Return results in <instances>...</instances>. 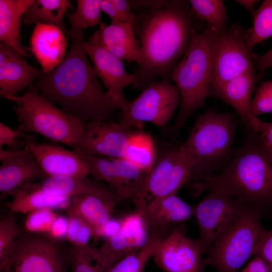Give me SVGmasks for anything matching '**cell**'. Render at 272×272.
Returning a JSON list of instances; mask_svg holds the SVG:
<instances>
[{"label": "cell", "mask_w": 272, "mask_h": 272, "mask_svg": "<svg viewBox=\"0 0 272 272\" xmlns=\"http://www.w3.org/2000/svg\"><path fill=\"white\" fill-rule=\"evenodd\" d=\"M169 1H149L134 0L130 1L132 7H139L148 9V11H154L159 10L166 5Z\"/></svg>", "instance_id": "681fc988"}, {"label": "cell", "mask_w": 272, "mask_h": 272, "mask_svg": "<svg viewBox=\"0 0 272 272\" xmlns=\"http://www.w3.org/2000/svg\"><path fill=\"white\" fill-rule=\"evenodd\" d=\"M71 46L62 62L36 81L39 93L84 123L107 121L118 109L88 58L83 30L71 31Z\"/></svg>", "instance_id": "7a4b0ae2"}, {"label": "cell", "mask_w": 272, "mask_h": 272, "mask_svg": "<svg viewBox=\"0 0 272 272\" xmlns=\"http://www.w3.org/2000/svg\"><path fill=\"white\" fill-rule=\"evenodd\" d=\"M237 272H270L267 262L261 256L254 255L241 270Z\"/></svg>", "instance_id": "f6af8a7d"}, {"label": "cell", "mask_w": 272, "mask_h": 272, "mask_svg": "<svg viewBox=\"0 0 272 272\" xmlns=\"http://www.w3.org/2000/svg\"><path fill=\"white\" fill-rule=\"evenodd\" d=\"M12 201L6 204L12 214H29L43 209H68L71 198L51 195L35 188L32 183L24 186L12 195Z\"/></svg>", "instance_id": "4316f807"}, {"label": "cell", "mask_w": 272, "mask_h": 272, "mask_svg": "<svg viewBox=\"0 0 272 272\" xmlns=\"http://www.w3.org/2000/svg\"><path fill=\"white\" fill-rule=\"evenodd\" d=\"M217 31L207 24L201 31L194 34L171 74L170 80L180 98L179 113L171 127V132L175 134L195 111L204 107L210 96Z\"/></svg>", "instance_id": "277c9868"}, {"label": "cell", "mask_w": 272, "mask_h": 272, "mask_svg": "<svg viewBox=\"0 0 272 272\" xmlns=\"http://www.w3.org/2000/svg\"><path fill=\"white\" fill-rule=\"evenodd\" d=\"M24 149L34 156L47 176H88L89 167L77 151L50 144L39 143L26 137Z\"/></svg>", "instance_id": "2e32d148"}, {"label": "cell", "mask_w": 272, "mask_h": 272, "mask_svg": "<svg viewBox=\"0 0 272 272\" xmlns=\"http://www.w3.org/2000/svg\"><path fill=\"white\" fill-rule=\"evenodd\" d=\"M68 9H73V6L67 0H36L25 13L23 22L27 26L34 23L55 26L70 36L64 21Z\"/></svg>", "instance_id": "83f0119b"}, {"label": "cell", "mask_w": 272, "mask_h": 272, "mask_svg": "<svg viewBox=\"0 0 272 272\" xmlns=\"http://www.w3.org/2000/svg\"><path fill=\"white\" fill-rule=\"evenodd\" d=\"M83 47L91 59L93 68L102 83L106 92L121 110L127 100L123 91L127 87H134L138 78L134 73L126 71L122 60L106 49L102 43L98 31L92 35L88 41L85 40Z\"/></svg>", "instance_id": "4fadbf2b"}, {"label": "cell", "mask_w": 272, "mask_h": 272, "mask_svg": "<svg viewBox=\"0 0 272 272\" xmlns=\"http://www.w3.org/2000/svg\"><path fill=\"white\" fill-rule=\"evenodd\" d=\"M68 261L55 241L34 233L22 234L0 262V272H66Z\"/></svg>", "instance_id": "30bf717a"}, {"label": "cell", "mask_w": 272, "mask_h": 272, "mask_svg": "<svg viewBox=\"0 0 272 272\" xmlns=\"http://www.w3.org/2000/svg\"><path fill=\"white\" fill-rule=\"evenodd\" d=\"M101 0H77V7L71 14H67L71 31L83 30L101 23Z\"/></svg>", "instance_id": "836d02e7"}, {"label": "cell", "mask_w": 272, "mask_h": 272, "mask_svg": "<svg viewBox=\"0 0 272 272\" xmlns=\"http://www.w3.org/2000/svg\"><path fill=\"white\" fill-rule=\"evenodd\" d=\"M253 18L250 38L252 49L257 44L272 36V0L264 1Z\"/></svg>", "instance_id": "e575fe53"}, {"label": "cell", "mask_w": 272, "mask_h": 272, "mask_svg": "<svg viewBox=\"0 0 272 272\" xmlns=\"http://www.w3.org/2000/svg\"><path fill=\"white\" fill-rule=\"evenodd\" d=\"M68 225V218L63 216H57L47 233L49 238L54 241H61L66 238Z\"/></svg>", "instance_id": "60d3db41"}, {"label": "cell", "mask_w": 272, "mask_h": 272, "mask_svg": "<svg viewBox=\"0 0 272 272\" xmlns=\"http://www.w3.org/2000/svg\"><path fill=\"white\" fill-rule=\"evenodd\" d=\"M69 225L66 239L71 245L83 246L89 244L92 231L88 224L72 206L67 210Z\"/></svg>", "instance_id": "d590c367"}, {"label": "cell", "mask_w": 272, "mask_h": 272, "mask_svg": "<svg viewBox=\"0 0 272 272\" xmlns=\"http://www.w3.org/2000/svg\"><path fill=\"white\" fill-rule=\"evenodd\" d=\"M236 2L243 7L253 17L256 12L255 6L259 1L256 0H237Z\"/></svg>", "instance_id": "f907efd6"}, {"label": "cell", "mask_w": 272, "mask_h": 272, "mask_svg": "<svg viewBox=\"0 0 272 272\" xmlns=\"http://www.w3.org/2000/svg\"><path fill=\"white\" fill-rule=\"evenodd\" d=\"M197 180L198 192L221 191L263 213L272 208V157L257 137L241 146L222 172Z\"/></svg>", "instance_id": "3957f363"}, {"label": "cell", "mask_w": 272, "mask_h": 272, "mask_svg": "<svg viewBox=\"0 0 272 272\" xmlns=\"http://www.w3.org/2000/svg\"><path fill=\"white\" fill-rule=\"evenodd\" d=\"M254 67L262 72L272 66V48L262 55H253Z\"/></svg>", "instance_id": "bcb514c9"}, {"label": "cell", "mask_w": 272, "mask_h": 272, "mask_svg": "<svg viewBox=\"0 0 272 272\" xmlns=\"http://www.w3.org/2000/svg\"><path fill=\"white\" fill-rule=\"evenodd\" d=\"M238 121L229 113L208 111L196 120L182 147L192 166V179L211 175L229 156Z\"/></svg>", "instance_id": "5b68a950"}, {"label": "cell", "mask_w": 272, "mask_h": 272, "mask_svg": "<svg viewBox=\"0 0 272 272\" xmlns=\"http://www.w3.org/2000/svg\"><path fill=\"white\" fill-rule=\"evenodd\" d=\"M32 185L48 194L70 198L90 194H114L110 189L88 176H47Z\"/></svg>", "instance_id": "484cf974"}, {"label": "cell", "mask_w": 272, "mask_h": 272, "mask_svg": "<svg viewBox=\"0 0 272 272\" xmlns=\"http://www.w3.org/2000/svg\"><path fill=\"white\" fill-rule=\"evenodd\" d=\"M151 239L142 249L131 253L116 263L109 272H143L160 240L170 233L168 228H153Z\"/></svg>", "instance_id": "1f68e13d"}, {"label": "cell", "mask_w": 272, "mask_h": 272, "mask_svg": "<svg viewBox=\"0 0 272 272\" xmlns=\"http://www.w3.org/2000/svg\"><path fill=\"white\" fill-rule=\"evenodd\" d=\"M135 210L141 213L151 228L168 227L194 215V208L176 194L152 200Z\"/></svg>", "instance_id": "7402d4cb"}, {"label": "cell", "mask_w": 272, "mask_h": 272, "mask_svg": "<svg viewBox=\"0 0 272 272\" xmlns=\"http://www.w3.org/2000/svg\"><path fill=\"white\" fill-rule=\"evenodd\" d=\"M122 158L148 173L157 160L151 135L141 130H133L125 143Z\"/></svg>", "instance_id": "f546056e"}, {"label": "cell", "mask_w": 272, "mask_h": 272, "mask_svg": "<svg viewBox=\"0 0 272 272\" xmlns=\"http://www.w3.org/2000/svg\"><path fill=\"white\" fill-rule=\"evenodd\" d=\"M253 133L263 147L267 150L272 152V122H266L256 117L253 123Z\"/></svg>", "instance_id": "ab89813d"}, {"label": "cell", "mask_w": 272, "mask_h": 272, "mask_svg": "<svg viewBox=\"0 0 272 272\" xmlns=\"http://www.w3.org/2000/svg\"><path fill=\"white\" fill-rule=\"evenodd\" d=\"M34 0H0V40L22 56H29L21 43V26Z\"/></svg>", "instance_id": "d4e9b609"}, {"label": "cell", "mask_w": 272, "mask_h": 272, "mask_svg": "<svg viewBox=\"0 0 272 272\" xmlns=\"http://www.w3.org/2000/svg\"><path fill=\"white\" fill-rule=\"evenodd\" d=\"M206 253L199 240L187 237L184 230L175 228L157 245L152 257L166 272H203Z\"/></svg>", "instance_id": "5bb4252c"}, {"label": "cell", "mask_w": 272, "mask_h": 272, "mask_svg": "<svg viewBox=\"0 0 272 272\" xmlns=\"http://www.w3.org/2000/svg\"><path fill=\"white\" fill-rule=\"evenodd\" d=\"M44 75L42 69L30 65L24 56L0 42V94L4 98L18 96Z\"/></svg>", "instance_id": "ac0fdd59"}, {"label": "cell", "mask_w": 272, "mask_h": 272, "mask_svg": "<svg viewBox=\"0 0 272 272\" xmlns=\"http://www.w3.org/2000/svg\"><path fill=\"white\" fill-rule=\"evenodd\" d=\"M66 37L55 26L35 24L30 38V51L40 64L44 75L52 72L63 60L66 54Z\"/></svg>", "instance_id": "d6986e66"}, {"label": "cell", "mask_w": 272, "mask_h": 272, "mask_svg": "<svg viewBox=\"0 0 272 272\" xmlns=\"http://www.w3.org/2000/svg\"><path fill=\"white\" fill-rule=\"evenodd\" d=\"M264 213L248 206L234 223L214 242L205 259L218 272H237L256 251L268 232L260 219Z\"/></svg>", "instance_id": "52a82bcc"}, {"label": "cell", "mask_w": 272, "mask_h": 272, "mask_svg": "<svg viewBox=\"0 0 272 272\" xmlns=\"http://www.w3.org/2000/svg\"><path fill=\"white\" fill-rule=\"evenodd\" d=\"M67 254L72 272H109L113 266L100 248L89 244L71 245Z\"/></svg>", "instance_id": "4dcf8cb0"}, {"label": "cell", "mask_w": 272, "mask_h": 272, "mask_svg": "<svg viewBox=\"0 0 272 272\" xmlns=\"http://www.w3.org/2000/svg\"><path fill=\"white\" fill-rule=\"evenodd\" d=\"M14 214L3 218L0 222V262L6 257L15 241L22 234Z\"/></svg>", "instance_id": "8d00e7d4"}, {"label": "cell", "mask_w": 272, "mask_h": 272, "mask_svg": "<svg viewBox=\"0 0 272 272\" xmlns=\"http://www.w3.org/2000/svg\"><path fill=\"white\" fill-rule=\"evenodd\" d=\"M259 77L255 71L246 72L228 81L210 95L232 107L251 131L254 119L250 112L252 96Z\"/></svg>", "instance_id": "ffe728a7"}, {"label": "cell", "mask_w": 272, "mask_h": 272, "mask_svg": "<svg viewBox=\"0 0 272 272\" xmlns=\"http://www.w3.org/2000/svg\"><path fill=\"white\" fill-rule=\"evenodd\" d=\"M46 177L31 154L23 149L2 162L0 167V191L12 195L33 179Z\"/></svg>", "instance_id": "44dd1931"}, {"label": "cell", "mask_w": 272, "mask_h": 272, "mask_svg": "<svg viewBox=\"0 0 272 272\" xmlns=\"http://www.w3.org/2000/svg\"><path fill=\"white\" fill-rule=\"evenodd\" d=\"M191 179V164L182 145L169 149L157 160L147 173L142 188L133 200L135 208L155 199L176 194Z\"/></svg>", "instance_id": "8fae6325"}, {"label": "cell", "mask_w": 272, "mask_h": 272, "mask_svg": "<svg viewBox=\"0 0 272 272\" xmlns=\"http://www.w3.org/2000/svg\"><path fill=\"white\" fill-rule=\"evenodd\" d=\"M138 19L141 57L134 73L138 78L134 87L143 90L159 78L170 79L193 36L200 32L201 21L193 15L189 1L183 0L169 1Z\"/></svg>", "instance_id": "6da1fadb"}, {"label": "cell", "mask_w": 272, "mask_h": 272, "mask_svg": "<svg viewBox=\"0 0 272 272\" xmlns=\"http://www.w3.org/2000/svg\"><path fill=\"white\" fill-rule=\"evenodd\" d=\"M119 201L115 194H85L71 198L73 207L92 229V238L97 242L104 225L112 218L114 208Z\"/></svg>", "instance_id": "603a6c76"}, {"label": "cell", "mask_w": 272, "mask_h": 272, "mask_svg": "<svg viewBox=\"0 0 272 272\" xmlns=\"http://www.w3.org/2000/svg\"><path fill=\"white\" fill-rule=\"evenodd\" d=\"M27 137L25 134L21 131L18 128L12 129L4 123H0V146L7 145L13 146L15 145L18 138Z\"/></svg>", "instance_id": "b9f144b4"}, {"label": "cell", "mask_w": 272, "mask_h": 272, "mask_svg": "<svg viewBox=\"0 0 272 272\" xmlns=\"http://www.w3.org/2000/svg\"><path fill=\"white\" fill-rule=\"evenodd\" d=\"M251 29L236 23L222 30H217L213 52V69L210 96L215 90L234 78L254 71Z\"/></svg>", "instance_id": "ba28073f"}, {"label": "cell", "mask_w": 272, "mask_h": 272, "mask_svg": "<svg viewBox=\"0 0 272 272\" xmlns=\"http://www.w3.org/2000/svg\"><path fill=\"white\" fill-rule=\"evenodd\" d=\"M123 23H133L135 16L133 14L129 0H112Z\"/></svg>", "instance_id": "ee69618b"}, {"label": "cell", "mask_w": 272, "mask_h": 272, "mask_svg": "<svg viewBox=\"0 0 272 272\" xmlns=\"http://www.w3.org/2000/svg\"><path fill=\"white\" fill-rule=\"evenodd\" d=\"M133 131L119 121L87 122L82 135L73 149L91 155L121 158L125 143Z\"/></svg>", "instance_id": "9a60e30c"}, {"label": "cell", "mask_w": 272, "mask_h": 272, "mask_svg": "<svg viewBox=\"0 0 272 272\" xmlns=\"http://www.w3.org/2000/svg\"><path fill=\"white\" fill-rule=\"evenodd\" d=\"M101 7L102 11L110 17L111 23H123L112 0H101Z\"/></svg>", "instance_id": "7dc6e473"}, {"label": "cell", "mask_w": 272, "mask_h": 272, "mask_svg": "<svg viewBox=\"0 0 272 272\" xmlns=\"http://www.w3.org/2000/svg\"><path fill=\"white\" fill-rule=\"evenodd\" d=\"M255 255L262 257L268 263L272 272V230L268 231L259 245Z\"/></svg>", "instance_id": "7bdbcfd3"}, {"label": "cell", "mask_w": 272, "mask_h": 272, "mask_svg": "<svg viewBox=\"0 0 272 272\" xmlns=\"http://www.w3.org/2000/svg\"><path fill=\"white\" fill-rule=\"evenodd\" d=\"M111 159L114 177L110 190L119 201L133 200L142 188L147 173L122 158Z\"/></svg>", "instance_id": "f1b7e54d"}, {"label": "cell", "mask_w": 272, "mask_h": 272, "mask_svg": "<svg viewBox=\"0 0 272 272\" xmlns=\"http://www.w3.org/2000/svg\"><path fill=\"white\" fill-rule=\"evenodd\" d=\"M57 215L52 210L43 209L32 212L25 221V228L31 233H47Z\"/></svg>", "instance_id": "f35d334b"}, {"label": "cell", "mask_w": 272, "mask_h": 272, "mask_svg": "<svg viewBox=\"0 0 272 272\" xmlns=\"http://www.w3.org/2000/svg\"><path fill=\"white\" fill-rule=\"evenodd\" d=\"M98 32L102 43L115 56L127 61L138 63L140 60L141 48L135 37L133 23L101 22Z\"/></svg>", "instance_id": "cb8c5ba5"}, {"label": "cell", "mask_w": 272, "mask_h": 272, "mask_svg": "<svg viewBox=\"0 0 272 272\" xmlns=\"http://www.w3.org/2000/svg\"><path fill=\"white\" fill-rule=\"evenodd\" d=\"M248 206L224 192L212 190L194 208L206 253Z\"/></svg>", "instance_id": "7c38bea8"}, {"label": "cell", "mask_w": 272, "mask_h": 272, "mask_svg": "<svg viewBox=\"0 0 272 272\" xmlns=\"http://www.w3.org/2000/svg\"><path fill=\"white\" fill-rule=\"evenodd\" d=\"M189 7L193 15L218 30L227 28L226 7L221 0H190Z\"/></svg>", "instance_id": "d6a6232c"}, {"label": "cell", "mask_w": 272, "mask_h": 272, "mask_svg": "<svg viewBox=\"0 0 272 272\" xmlns=\"http://www.w3.org/2000/svg\"><path fill=\"white\" fill-rule=\"evenodd\" d=\"M265 149V148H264ZM266 150V149H265ZM266 151L268 153V154L270 155V156L272 157V152L269 151L267 150H266Z\"/></svg>", "instance_id": "816d5d0a"}, {"label": "cell", "mask_w": 272, "mask_h": 272, "mask_svg": "<svg viewBox=\"0 0 272 272\" xmlns=\"http://www.w3.org/2000/svg\"><path fill=\"white\" fill-rule=\"evenodd\" d=\"M5 98L16 102L18 128L24 133L37 132L52 141L74 148L85 130V123L46 99L35 86H30L21 96Z\"/></svg>", "instance_id": "8992f818"}, {"label": "cell", "mask_w": 272, "mask_h": 272, "mask_svg": "<svg viewBox=\"0 0 272 272\" xmlns=\"http://www.w3.org/2000/svg\"><path fill=\"white\" fill-rule=\"evenodd\" d=\"M180 103L174 84L168 78H161L147 86L135 99L127 101L120 110L118 121L132 129L142 127L145 122L164 127Z\"/></svg>", "instance_id": "9c48e42d"}, {"label": "cell", "mask_w": 272, "mask_h": 272, "mask_svg": "<svg viewBox=\"0 0 272 272\" xmlns=\"http://www.w3.org/2000/svg\"><path fill=\"white\" fill-rule=\"evenodd\" d=\"M121 223L122 218L110 219L102 229L101 238H104L106 240L112 237L119 229Z\"/></svg>", "instance_id": "c3c4849f"}, {"label": "cell", "mask_w": 272, "mask_h": 272, "mask_svg": "<svg viewBox=\"0 0 272 272\" xmlns=\"http://www.w3.org/2000/svg\"><path fill=\"white\" fill-rule=\"evenodd\" d=\"M250 112L254 117L272 112V81L262 82L252 99Z\"/></svg>", "instance_id": "74e56055"}, {"label": "cell", "mask_w": 272, "mask_h": 272, "mask_svg": "<svg viewBox=\"0 0 272 272\" xmlns=\"http://www.w3.org/2000/svg\"><path fill=\"white\" fill-rule=\"evenodd\" d=\"M152 234V229L141 213L135 210L122 218L119 229L105 240L100 249L114 265L125 257L144 248Z\"/></svg>", "instance_id": "e0dca14e"}]
</instances>
